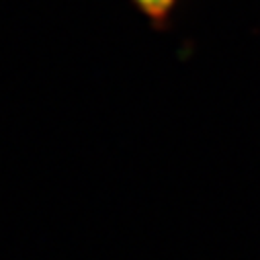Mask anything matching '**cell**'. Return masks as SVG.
<instances>
[{
  "label": "cell",
  "mask_w": 260,
  "mask_h": 260,
  "mask_svg": "<svg viewBox=\"0 0 260 260\" xmlns=\"http://www.w3.org/2000/svg\"><path fill=\"white\" fill-rule=\"evenodd\" d=\"M178 0H132V5L152 23L154 29H166Z\"/></svg>",
  "instance_id": "cell-1"
}]
</instances>
